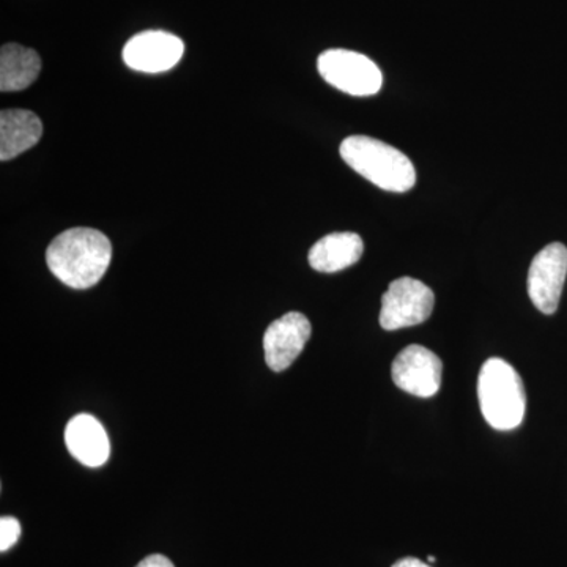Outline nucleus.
I'll return each instance as SVG.
<instances>
[{
    "mask_svg": "<svg viewBox=\"0 0 567 567\" xmlns=\"http://www.w3.org/2000/svg\"><path fill=\"white\" fill-rule=\"evenodd\" d=\"M481 412L496 431H513L524 423L527 394L516 369L502 358L483 364L477 379Z\"/></svg>",
    "mask_w": 567,
    "mask_h": 567,
    "instance_id": "obj_3",
    "label": "nucleus"
},
{
    "mask_svg": "<svg viewBox=\"0 0 567 567\" xmlns=\"http://www.w3.org/2000/svg\"><path fill=\"white\" fill-rule=\"evenodd\" d=\"M443 363L423 346H409L395 357L391 375L395 386L417 398H432L442 385Z\"/></svg>",
    "mask_w": 567,
    "mask_h": 567,
    "instance_id": "obj_7",
    "label": "nucleus"
},
{
    "mask_svg": "<svg viewBox=\"0 0 567 567\" xmlns=\"http://www.w3.org/2000/svg\"><path fill=\"white\" fill-rule=\"evenodd\" d=\"M21 537V524L14 517L0 518V551L10 550Z\"/></svg>",
    "mask_w": 567,
    "mask_h": 567,
    "instance_id": "obj_14",
    "label": "nucleus"
},
{
    "mask_svg": "<svg viewBox=\"0 0 567 567\" xmlns=\"http://www.w3.org/2000/svg\"><path fill=\"white\" fill-rule=\"evenodd\" d=\"M427 561L431 563V565H432V563H435V557H429Z\"/></svg>",
    "mask_w": 567,
    "mask_h": 567,
    "instance_id": "obj_17",
    "label": "nucleus"
},
{
    "mask_svg": "<svg viewBox=\"0 0 567 567\" xmlns=\"http://www.w3.org/2000/svg\"><path fill=\"white\" fill-rule=\"evenodd\" d=\"M434 305L435 295L424 282L406 276L395 279L383 295L380 324L386 331L416 327L431 317Z\"/></svg>",
    "mask_w": 567,
    "mask_h": 567,
    "instance_id": "obj_5",
    "label": "nucleus"
},
{
    "mask_svg": "<svg viewBox=\"0 0 567 567\" xmlns=\"http://www.w3.org/2000/svg\"><path fill=\"white\" fill-rule=\"evenodd\" d=\"M364 251L363 238L353 233H336L320 238L309 251V265L320 274H336L352 267Z\"/></svg>",
    "mask_w": 567,
    "mask_h": 567,
    "instance_id": "obj_12",
    "label": "nucleus"
},
{
    "mask_svg": "<svg viewBox=\"0 0 567 567\" xmlns=\"http://www.w3.org/2000/svg\"><path fill=\"white\" fill-rule=\"evenodd\" d=\"M43 123L32 111L7 110L0 114V159L10 162L39 144Z\"/></svg>",
    "mask_w": 567,
    "mask_h": 567,
    "instance_id": "obj_11",
    "label": "nucleus"
},
{
    "mask_svg": "<svg viewBox=\"0 0 567 567\" xmlns=\"http://www.w3.org/2000/svg\"><path fill=\"white\" fill-rule=\"evenodd\" d=\"M393 567H432L429 566L427 563L421 561V559L406 557L399 559L398 563H394Z\"/></svg>",
    "mask_w": 567,
    "mask_h": 567,
    "instance_id": "obj_16",
    "label": "nucleus"
},
{
    "mask_svg": "<svg viewBox=\"0 0 567 567\" xmlns=\"http://www.w3.org/2000/svg\"><path fill=\"white\" fill-rule=\"evenodd\" d=\"M41 71V59L35 51L9 43L0 51V91L18 92L35 82Z\"/></svg>",
    "mask_w": 567,
    "mask_h": 567,
    "instance_id": "obj_13",
    "label": "nucleus"
},
{
    "mask_svg": "<svg viewBox=\"0 0 567 567\" xmlns=\"http://www.w3.org/2000/svg\"><path fill=\"white\" fill-rule=\"evenodd\" d=\"M317 69L328 84L349 95L371 96L382 89V71L360 52L324 51L317 61Z\"/></svg>",
    "mask_w": 567,
    "mask_h": 567,
    "instance_id": "obj_4",
    "label": "nucleus"
},
{
    "mask_svg": "<svg viewBox=\"0 0 567 567\" xmlns=\"http://www.w3.org/2000/svg\"><path fill=\"white\" fill-rule=\"evenodd\" d=\"M110 238L91 227H74L51 241L47 262L51 274L71 289H91L110 268Z\"/></svg>",
    "mask_w": 567,
    "mask_h": 567,
    "instance_id": "obj_1",
    "label": "nucleus"
},
{
    "mask_svg": "<svg viewBox=\"0 0 567 567\" xmlns=\"http://www.w3.org/2000/svg\"><path fill=\"white\" fill-rule=\"evenodd\" d=\"M567 275V248L550 244L536 254L528 271V295L543 315L557 312Z\"/></svg>",
    "mask_w": 567,
    "mask_h": 567,
    "instance_id": "obj_6",
    "label": "nucleus"
},
{
    "mask_svg": "<svg viewBox=\"0 0 567 567\" xmlns=\"http://www.w3.org/2000/svg\"><path fill=\"white\" fill-rule=\"evenodd\" d=\"M136 567H175L174 563L164 555H151V557L142 559Z\"/></svg>",
    "mask_w": 567,
    "mask_h": 567,
    "instance_id": "obj_15",
    "label": "nucleus"
},
{
    "mask_svg": "<svg viewBox=\"0 0 567 567\" xmlns=\"http://www.w3.org/2000/svg\"><path fill=\"white\" fill-rule=\"evenodd\" d=\"M339 152L354 173L385 192L406 193L415 186L416 171L409 156L385 142L350 136L342 142Z\"/></svg>",
    "mask_w": 567,
    "mask_h": 567,
    "instance_id": "obj_2",
    "label": "nucleus"
},
{
    "mask_svg": "<svg viewBox=\"0 0 567 567\" xmlns=\"http://www.w3.org/2000/svg\"><path fill=\"white\" fill-rule=\"evenodd\" d=\"M311 333V322L301 312H289L275 320L264 336L265 361L268 368L275 372L289 369L303 352Z\"/></svg>",
    "mask_w": 567,
    "mask_h": 567,
    "instance_id": "obj_9",
    "label": "nucleus"
},
{
    "mask_svg": "<svg viewBox=\"0 0 567 567\" xmlns=\"http://www.w3.org/2000/svg\"><path fill=\"white\" fill-rule=\"evenodd\" d=\"M65 443L71 456L91 468H99L110 458V436L103 424L87 413L74 416L66 424Z\"/></svg>",
    "mask_w": 567,
    "mask_h": 567,
    "instance_id": "obj_10",
    "label": "nucleus"
},
{
    "mask_svg": "<svg viewBox=\"0 0 567 567\" xmlns=\"http://www.w3.org/2000/svg\"><path fill=\"white\" fill-rule=\"evenodd\" d=\"M185 43L163 31H145L134 35L123 48V61L141 73H164L181 62Z\"/></svg>",
    "mask_w": 567,
    "mask_h": 567,
    "instance_id": "obj_8",
    "label": "nucleus"
}]
</instances>
